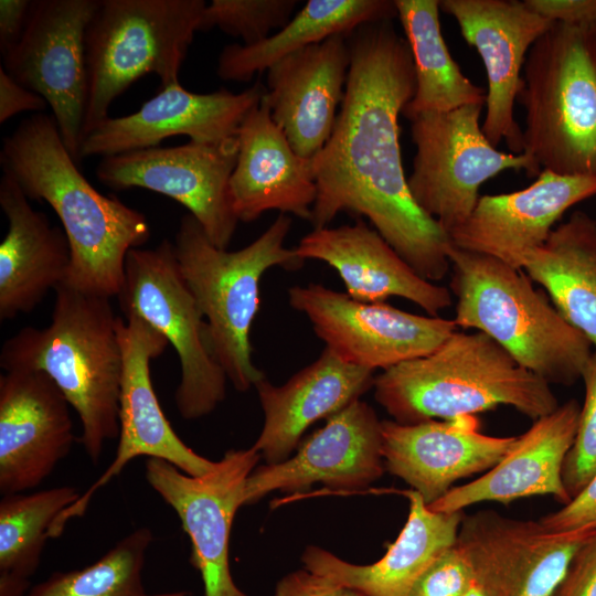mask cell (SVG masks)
Listing matches in <instances>:
<instances>
[{
  "mask_svg": "<svg viewBox=\"0 0 596 596\" xmlns=\"http://www.w3.org/2000/svg\"><path fill=\"white\" fill-rule=\"evenodd\" d=\"M348 44L341 109L310 159L317 185L310 222L321 228L340 212L365 216L421 277L437 283L450 269L451 241L414 201L400 147L398 116L416 89L409 46L392 20L358 26Z\"/></svg>",
  "mask_w": 596,
  "mask_h": 596,
  "instance_id": "obj_1",
  "label": "cell"
},
{
  "mask_svg": "<svg viewBox=\"0 0 596 596\" xmlns=\"http://www.w3.org/2000/svg\"><path fill=\"white\" fill-rule=\"evenodd\" d=\"M0 164L29 200L47 202L60 219L72 252L64 284L89 295L117 297L128 252L150 237L146 215L88 182L53 116L36 113L22 120L3 139Z\"/></svg>",
  "mask_w": 596,
  "mask_h": 596,
  "instance_id": "obj_2",
  "label": "cell"
},
{
  "mask_svg": "<svg viewBox=\"0 0 596 596\" xmlns=\"http://www.w3.org/2000/svg\"><path fill=\"white\" fill-rule=\"evenodd\" d=\"M52 321L3 342L0 366L49 375L77 413L78 438L93 464L119 435L123 352L110 299L66 284L55 289Z\"/></svg>",
  "mask_w": 596,
  "mask_h": 596,
  "instance_id": "obj_3",
  "label": "cell"
},
{
  "mask_svg": "<svg viewBox=\"0 0 596 596\" xmlns=\"http://www.w3.org/2000/svg\"><path fill=\"white\" fill-rule=\"evenodd\" d=\"M373 389L401 424L475 416L500 405L535 421L558 407L547 382L480 331H455L429 354L384 370Z\"/></svg>",
  "mask_w": 596,
  "mask_h": 596,
  "instance_id": "obj_4",
  "label": "cell"
},
{
  "mask_svg": "<svg viewBox=\"0 0 596 596\" xmlns=\"http://www.w3.org/2000/svg\"><path fill=\"white\" fill-rule=\"evenodd\" d=\"M448 258L457 327L486 333L549 384L571 385L582 379L592 343L522 269L453 243Z\"/></svg>",
  "mask_w": 596,
  "mask_h": 596,
  "instance_id": "obj_5",
  "label": "cell"
},
{
  "mask_svg": "<svg viewBox=\"0 0 596 596\" xmlns=\"http://www.w3.org/2000/svg\"><path fill=\"white\" fill-rule=\"evenodd\" d=\"M291 217L280 213L247 246H215L192 214L182 216L173 246L178 265L207 323L213 353L227 380L245 392L266 377L253 362L251 329L260 306L259 285L272 267L300 269L305 260L284 246Z\"/></svg>",
  "mask_w": 596,
  "mask_h": 596,
  "instance_id": "obj_6",
  "label": "cell"
},
{
  "mask_svg": "<svg viewBox=\"0 0 596 596\" xmlns=\"http://www.w3.org/2000/svg\"><path fill=\"white\" fill-rule=\"evenodd\" d=\"M522 78L523 152L543 170L596 177V22H553Z\"/></svg>",
  "mask_w": 596,
  "mask_h": 596,
  "instance_id": "obj_7",
  "label": "cell"
},
{
  "mask_svg": "<svg viewBox=\"0 0 596 596\" xmlns=\"http://www.w3.org/2000/svg\"><path fill=\"white\" fill-rule=\"evenodd\" d=\"M205 7L203 0H99L85 39L88 99L83 139L140 77L156 74L162 87L179 83Z\"/></svg>",
  "mask_w": 596,
  "mask_h": 596,
  "instance_id": "obj_8",
  "label": "cell"
},
{
  "mask_svg": "<svg viewBox=\"0 0 596 596\" xmlns=\"http://www.w3.org/2000/svg\"><path fill=\"white\" fill-rule=\"evenodd\" d=\"M117 298L125 315L140 317L174 348L181 371L174 393L180 416L192 421L211 414L224 401L228 380L181 275L173 243L163 240L155 248H131Z\"/></svg>",
  "mask_w": 596,
  "mask_h": 596,
  "instance_id": "obj_9",
  "label": "cell"
},
{
  "mask_svg": "<svg viewBox=\"0 0 596 596\" xmlns=\"http://www.w3.org/2000/svg\"><path fill=\"white\" fill-rule=\"evenodd\" d=\"M481 109L482 105H467L411 120L416 153L407 184L417 205L447 234L468 220L480 185L489 179L509 169L524 170L529 178L542 171L529 153L499 151L487 139Z\"/></svg>",
  "mask_w": 596,
  "mask_h": 596,
  "instance_id": "obj_10",
  "label": "cell"
},
{
  "mask_svg": "<svg viewBox=\"0 0 596 596\" xmlns=\"http://www.w3.org/2000/svg\"><path fill=\"white\" fill-rule=\"evenodd\" d=\"M98 6L99 0H33L24 33L1 65L46 100L77 164L88 99L85 39Z\"/></svg>",
  "mask_w": 596,
  "mask_h": 596,
  "instance_id": "obj_11",
  "label": "cell"
},
{
  "mask_svg": "<svg viewBox=\"0 0 596 596\" xmlns=\"http://www.w3.org/2000/svg\"><path fill=\"white\" fill-rule=\"evenodd\" d=\"M123 352L119 395V435L116 455L105 471L64 510L51 525L49 536L58 538L66 523L84 515L95 493L119 476L138 457L166 460L190 476L211 471L216 461L196 454L175 434L160 406L150 375V362L169 342L158 330L136 315L118 316Z\"/></svg>",
  "mask_w": 596,
  "mask_h": 596,
  "instance_id": "obj_12",
  "label": "cell"
},
{
  "mask_svg": "<svg viewBox=\"0 0 596 596\" xmlns=\"http://www.w3.org/2000/svg\"><path fill=\"white\" fill-rule=\"evenodd\" d=\"M259 458L253 447L230 449L202 476L187 475L162 459L145 461L147 482L174 510L189 536V560L201 575L204 596H247L231 573L230 534Z\"/></svg>",
  "mask_w": 596,
  "mask_h": 596,
  "instance_id": "obj_13",
  "label": "cell"
},
{
  "mask_svg": "<svg viewBox=\"0 0 596 596\" xmlns=\"http://www.w3.org/2000/svg\"><path fill=\"white\" fill-rule=\"evenodd\" d=\"M291 308L307 316L326 348L375 371L429 354L457 328L454 319L422 316L386 302H362L320 284L288 289Z\"/></svg>",
  "mask_w": 596,
  "mask_h": 596,
  "instance_id": "obj_14",
  "label": "cell"
},
{
  "mask_svg": "<svg viewBox=\"0 0 596 596\" xmlns=\"http://www.w3.org/2000/svg\"><path fill=\"white\" fill-rule=\"evenodd\" d=\"M237 155V137L190 140L102 158L96 175L113 190L143 188L171 198L190 211L215 246L227 249L238 223L230 196Z\"/></svg>",
  "mask_w": 596,
  "mask_h": 596,
  "instance_id": "obj_15",
  "label": "cell"
},
{
  "mask_svg": "<svg viewBox=\"0 0 596 596\" xmlns=\"http://www.w3.org/2000/svg\"><path fill=\"white\" fill-rule=\"evenodd\" d=\"M554 534L492 510L464 515L456 544L488 596H553L593 534Z\"/></svg>",
  "mask_w": 596,
  "mask_h": 596,
  "instance_id": "obj_16",
  "label": "cell"
},
{
  "mask_svg": "<svg viewBox=\"0 0 596 596\" xmlns=\"http://www.w3.org/2000/svg\"><path fill=\"white\" fill-rule=\"evenodd\" d=\"M468 45L480 55L488 78L482 131L497 148L504 141L512 153L524 151L514 103L523 86L521 71L536 40L553 21L519 0H441Z\"/></svg>",
  "mask_w": 596,
  "mask_h": 596,
  "instance_id": "obj_17",
  "label": "cell"
},
{
  "mask_svg": "<svg viewBox=\"0 0 596 596\" xmlns=\"http://www.w3.org/2000/svg\"><path fill=\"white\" fill-rule=\"evenodd\" d=\"M385 470L382 421L360 400L327 418L288 459L256 467L245 488V504L274 491H298L320 482L331 490L359 491Z\"/></svg>",
  "mask_w": 596,
  "mask_h": 596,
  "instance_id": "obj_18",
  "label": "cell"
},
{
  "mask_svg": "<svg viewBox=\"0 0 596 596\" xmlns=\"http://www.w3.org/2000/svg\"><path fill=\"white\" fill-rule=\"evenodd\" d=\"M265 91L259 82L241 93L222 88L199 94L187 91L180 83L162 87L136 113L108 117L96 125L82 140L81 160L159 147L162 140L179 135L196 142L236 137Z\"/></svg>",
  "mask_w": 596,
  "mask_h": 596,
  "instance_id": "obj_19",
  "label": "cell"
},
{
  "mask_svg": "<svg viewBox=\"0 0 596 596\" xmlns=\"http://www.w3.org/2000/svg\"><path fill=\"white\" fill-rule=\"evenodd\" d=\"M70 403L43 372L0 376V493L41 485L75 441Z\"/></svg>",
  "mask_w": 596,
  "mask_h": 596,
  "instance_id": "obj_20",
  "label": "cell"
},
{
  "mask_svg": "<svg viewBox=\"0 0 596 596\" xmlns=\"http://www.w3.org/2000/svg\"><path fill=\"white\" fill-rule=\"evenodd\" d=\"M515 439L480 433L476 416L416 424L382 421L385 470L409 485L427 505L458 480L494 467Z\"/></svg>",
  "mask_w": 596,
  "mask_h": 596,
  "instance_id": "obj_21",
  "label": "cell"
},
{
  "mask_svg": "<svg viewBox=\"0 0 596 596\" xmlns=\"http://www.w3.org/2000/svg\"><path fill=\"white\" fill-rule=\"evenodd\" d=\"M595 195L596 177L542 170L525 189L481 195L468 220L448 236L461 249L522 269L524 258L546 242L562 215Z\"/></svg>",
  "mask_w": 596,
  "mask_h": 596,
  "instance_id": "obj_22",
  "label": "cell"
},
{
  "mask_svg": "<svg viewBox=\"0 0 596 596\" xmlns=\"http://www.w3.org/2000/svg\"><path fill=\"white\" fill-rule=\"evenodd\" d=\"M349 34L299 50L267 73L264 99L294 151L311 159L328 141L350 67Z\"/></svg>",
  "mask_w": 596,
  "mask_h": 596,
  "instance_id": "obj_23",
  "label": "cell"
},
{
  "mask_svg": "<svg viewBox=\"0 0 596 596\" xmlns=\"http://www.w3.org/2000/svg\"><path fill=\"white\" fill-rule=\"evenodd\" d=\"M581 406L570 400L542 416L520 436L505 456L477 479L455 486L428 504L432 511L455 513L481 502L509 503L532 496H552L566 504L562 472L573 445Z\"/></svg>",
  "mask_w": 596,
  "mask_h": 596,
  "instance_id": "obj_24",
  "label": "cell"
},
{
  "mask_svg": "<svg viewBox=\"0 0 596 596\" xmlns=\"http://www.w3.org/2000/svg\"><path fill=\"white\" fill-rule=\"evenodd\" d=\"M295 251L304 260L317 259L331 266L354 300L385 302L400 297L432 317L453 305L448 288L421 277L362 219L352 225L313 228Z\"/></svg>",
  "mask_w": 596,
  "mask_h": 596,
  "instance_id": "obj_25",
  "label": "cell"
},
{
  "mask_svg": "<svg viewBox=\"0 0 596 596\" xmlns=\"http://www.w3.org/2000/svg\"><path fill=\"white\" fill-rule=\"evenodd\" d=\"M236 137L230 196L237 220L252 222L277 210L310 221L317 198L310 159L294 151L264 97L246 115Z\"/></svg>",
  "mask_w": 596,
  "mask_h": 596,
  "instance_id": "obj_26",
  "label": "cell"
},
{
  "mask_svg": "<svg viewBox=\"0 0 596 596\" xmlns=\"http://www.w3.org/2000/svg\"><path fill=\"white\" fill-rule=\"evenodd\" d=\"M374 371L341 360L324 347L316 361L285 384L266 377L254 386L264 412V425L252 446L275 465L290 457L313 423L329 418L371 390Z\"/></svg>",
  "mask_w": 596,
  "mask_h": 596,
  "instance_id": "obj_27",
  "label": "cell"
},
{
  "mask_svg": "<svg viewBox=\"0 0 596 596\" xmlns=\"http://www.w3.org/2000/svg\"><path fill=\"white\" fill-rule=\"evenodd\" d=\"M407 520L396 540L376 562L358 565L316 545L305 549L304 568L365 596H407L418 577L457 542L464 512L432 511L414 490Z\"/></svg>",
  "mask_w": 596,
  "mask_h": 596,
  "instance_id": "obj_28",
  "label": "cell"
},
{
  "mask_svg": "<svg viewBox=\"0 0 596 596\" xmlns=\"http://www.w3.org/2000/svg\"><path fill=\"white\" fill-rule=\"evenodd\" d=\"M0 205L9 228L0 244V319L31 312L65 283L72 252L65 232L35 211L17 181L0 180Z\"/></svg>",
  "mask_w": 596,
  "mask_h": 596,
  "instance_id": "obj_29",
  "label": "cell"
},
{
  "mask_svg": "<svg viewBox=\"0 0 596 596\" xmlns=\"http://www.w3.org/2000/svg\"><path fill=\"white\" fill-rule=\"evenodd\" d=\"M522 270L596 349V220L583 211L572 213L528 254Z\"/></svg>",
  "mask_w": 596,
  "mask_h": 596,
  "instance_id": "obj_30",
  "label": "cell"
},
{
  "mask_svg": "<svg viewBox=\"0 0 596 596\" xmlns=\"http://www.w3.org/2000/svg\"><path fill=\"white\" fill-rule=\"evenodd\" d=\"M397 17L390 0H309L279 31L266 40L224 46L216 73L224 81L249 82L284 57L336 34H350L358 26Z\"/></svg>",
  "mask_w": 596,
  "mask_h": 596,
  "instance_id": "obj_31",
  "label": "cell"
},
{
  "mask_svg": "<svg viewBox=\"0 0 596 596\" xmlns=\"http://www.w3.org/2000/svg\"><path fill=\"white\" fill-rule=\"evenodd\" d=\"M409 46L416 77L413 98L402 115L409 121L425 113L485 105L486 93L451 57L443 38L438 0H394Z\"/></svg>",
  "mask_w": 596,
  "mask_h": 596,
  "instance_id": "obj_32",
  "label": "cell"
},
{
  "mask_svg": "<svg viewBox=\"0 0 596 596\" xmlns=\"http://www.w3.org/2000/svg\"><path fill=\"white\" fill-rule=\"evenodd\" d=\"M81 494L73 486H60L2 496L0 576L30 581L40 566L51 525Z\"/></svg>",
  "mask_w": 596,
  "mask_h": 596,
  "instance_id": "obj_33",
  "label": "cell"
},
{
  "mask_svg": "<svg viewBox=\"0 0 596 596\" xmlns=\"http://www.w3.org/2000/svg\"><path fill=\"white\" fill-rule=\"evenodd\" d=\"M152 541L149 528H138L96 562L81 570L54 572L26 596H190L185 590L149 593L145 588L142 570Z\"/></svg>",
  "mask_w": 596,
  "mask_h": 596,
  "instance_id": "obj_34",
  "label": "cell"
},
{
  "mask_svg": "<svg viewBox=\"0 0 596 596\" xmlns=\"http://www.w3.org/2000/svg\"><path fill=\"white\" fill-rule=\"evenodd\" d=\"M298 4L297 0H213L206 4L199 31L217 26L244 45H254L284 28Z\"/></svg>",
  "mask_w": 596,
  "mask_h": 596,
  "instance_id": "obj_35",
  "label": "cell"
},
{
  "mask_svg": "<svg viewBox=\"0 0 596 596\" xmlns=\"http://www.w3.org/2000/svg\"><path fill=\"white\" fill-rule=\"evenodd\" d=\"M582 379L585 400L573 445L563 465L562 479L570 498L575 497L596 473V350Z\"/></svg>",
  "mask_w": 596,
  "mask_h": 596,
  "instance_id": "obj_36",
  "label": "cell"
},
{
  "mask_svg": "<svg viewBox=\"0 0 596 596\" xmlns=\"http://www.w3.org/2000/svg\"><path fill=\"white\" fill-rule=\"evenodd\" d=\"M475 582L468 557L455 544L418 577L407 596H462Z\"/></svg>",
  "mask_w": 596,
  "mask_h": 596,
  "instance_id": "obj_37",
  "label": "cell"
},
{
  "mask_svg": "<svg viewBox=\"0 0 596 596\" xmlns=\"http://www.w3.org/2000/svg\"><path fill=\"white\" fill-rule=\"evenodd\" d=\"M538 521L554 534L596 532V473L570 502Z\"/></svg>",
  "mask_w": 596,
  "mask_h": 596,
  "instance_id": "obj_38",
  "label": "cell"
},
{
  "mask_svg": "<svg viewBox=\"0 0 596 596\" xmlns=\"http://www.w3.org/2000/svg\"><path fill=\"white\" fill-rule=\"evenodd\" d=\"M553 596H596V532L581 546Z\"/></svg>",
  "mask_w": 596,
  "mask_h": 596,
  "instance_id": "obj_39",
  "label": "cell"
},
{
  "mask_svg": "<svg viewBox=\"0 0 596 596\" xmlns=\"http://www.w3.org/2000/svg\"><path fill=\"white\" fill-rule=\"evenodd\" d=\"M274 596H365L306 568L285 575L276 585Z\"/></svg>",
  "mask_w": 596,
  "mask_h": 596,
  "instance_id": "obj_40",
  "label": "cell"
},
{
  "mask_svg": "<svg viewBox=\"0 0 596 596\" xmlns=\"http://www.w3.org/2000/svg\"><path fill=\"white\" fill-rule=\"evenodd\" d=\"M46 100L38 93L14 81L0 66V123L23 111H39L46 108Z\"/></svg>",
  "mask_w": 596,
  "mask_h": 596,
  "instance_id": "obj_41",
  "label": "cell"
},
{
  "mask_svg": "<svg viewBox=\"0 0 596 596\" xmlns=\"http://www.w3.org/2000/svg\"><path fill=\"white\" fill-rule=\"evenodd\" d=\"M540 15L571 24L596 22V0H524Z\"/></svg>",
  "mask_w": 596,
  "mask_h": 596,
  "instance_id": "obj_42",
  "label": "cell"
},
{
  "mask_svg": "<svg viewBox=\"0 0 596 596\" xmlns=\"http://www.w3.org/2000/svg\"><path fill=\"white\" fill-rule=\"evenodd\" d=\"M33 0L0 1V52L6 56L21 40L26 28Z\"/></svg>",
  "mask_w": 596,
  "mask_h": 596,
  "instance_id": "obj_43",
  "label": "cell"
},
{
  "mask_svg": "<svg viewBox=\"0 0 596 596\" xmlns=\"http://www.w3.org/2000/svg\"><path fill=\"white\" fill-rule=\"evenodd\" d=\"M462 596H488V594L477 582H475Z\"/></svg>",
  "mask_w": 596,
  "mask_h": 596,
  "instance_id": "obj_44",
  "label": "cell"
},
{
  "mask_svg": "<svg viewBox=\"0 0 596 596\" xmlns=\"http://www.w3.org/2000/svg\"><path fill=\"white\" fill-rule=\"evenodd\" d=\"M190 596H193L192 594H190Z\"/></svg>",
  "mask_w": 596,
  "mask_h": 596,
  "instance_id": "obj_45",
  "label": "cell"
}]
</instances>
